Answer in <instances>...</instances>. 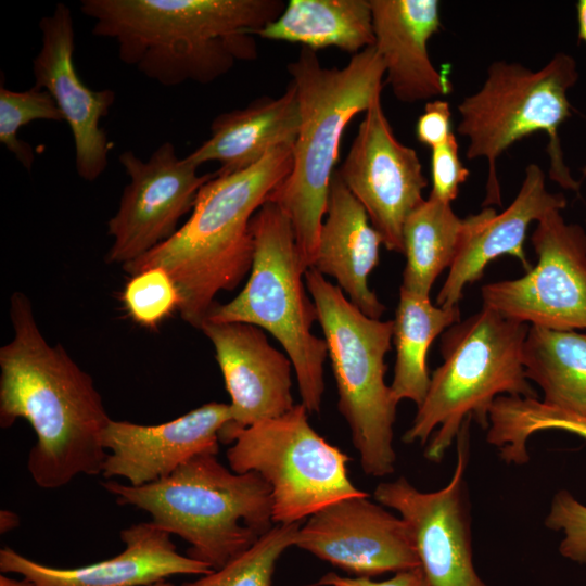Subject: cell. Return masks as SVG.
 Segmentation results:
<instances>
[{"label":"cell","instance_id":"4fadbf2b","mask_svg":"<svg viewBox=\"0 0 586 586\" xmlns=\"http://www.w3.org/2000/svg\"><path fill=\"white\" fill-rule=\"evenodd\" d=\"M469 417L457 436V461L451 480L424 493L405 477L377 485L373 497L397 511L411 530L420 566L430 586H488L472 561L470 521L464 485L469 460Z\"/></svg>","mask_w":586,"mask_h":586},{"label":"cell","instance_id":"277c9868","mask_svg":"<svg viewBox=\"0 0 586 586\" xmlns=\"http://www.w3.org/2000/svg\"><path fill=\"white\" fill-rule=\"evenodd\" d=\"M288 71L297 90L301 123L292 169L267 202L289 218L301 259L309 269L317 255L342 136L356 115L381 98L385 66L374 46L354 54L343 68L323 67L316 51L303 47Z\"/></svg>","mask_w":586,"mask_h":586},{"label":"cell","instance_id":"5bb4252c","mask_svg":"<svg viewBox=\"0 0 586 586\" xmlns=\"http://www.w3.org/2000/svg\"><path fill=\"white\" fill-rule=\"evenodd\" d=\"M336 173L365 207L385 249L404 254L403 227L424 201L428 179L417 152L395 137L381 98L365 113Z\"/></svg>","mask_w":586,"mask_h":586},{"label":"cell","instance_id":"7c38bea8","mask_svg":"<svg viewBox=\"0 0 586 586\" xmlns=\"http://www.w3.org/2000/svg\"><path fill=\"white\" fill-rule=\"evenodd\" d=\"M118 160L130 180L118 209L107 221L113 242L105 260L123 266L178 230L179 220L192 209L200 189L214 174L199 175L200 166L188 156L179 157L169 141L158 145L148 160L129 150Z\"/></svg>","mask_w":586,"mask_h":586},{"label":"cell","instance_id":"d6986e66","mask_svg":"<svg viewBox=\"0 0 586 586\" xmlns=\"http://www.w3.org/2000/svg\"><path fill=\"white\" fill-rule=\"evenodd\" d=\"M125 548L88 565L63 569L36 562L11 547L0 549V571L17 573L38 586H150L175 575H206L214 570L180 555L168 533L152 521L120 531Z\"/></svg>","mask_w":586,"mask_h":586},{"label":"cell","instance_id":"83f0119b","mask_svg":"<svg viewBox=\"0 0 586 586\" xmlns=\"http://www.w3.org/2000/svg\"><path fill=\"white\" fill-rule=\"evenodd\" d=\"M487 442L508 463L528 461V438L546 430H562L586 438V417L545 404L538 398L498 396L488 415Z\"/></svg>","mask_w":586,"mask_h":586},{"label":"cell","instance_id":"52a82bcc","mask_svg":"<svg viewBox=\"0 0 586 586\" xmlns=\"http://www.w3.org/2000/svg\"><path fill=\"white\" fill-rule=\"evenodd\" d=\"M251 230L255 250L246 284L230 302L215 303L205 319L268 331L293 365L302 404L309 413L319 412L328 348L324 339L311 332L318 314L292 225L276 204L266 202L253 216Z\"/></svg>","mask_w":586,"mask_h":586},{"label":"cell","instance_id":"9a60e30c","mask_svg":"<svg viewBox=\"0 0 586 586\" xmlns=\"http://www.w3.org/2000/svg\"><path fill=\"white\" fill-rule=\"evenodd\" d=\"M295 546L357 577L420 566L408 524L369 494L341 499L307 518Z\"/></svg>","mask_w":586,"mask_h":586},{"label":"cell","instance_id":"484cf974","mask_svg":"<svg viewBox=\"0 0 586 586\" xmlns=\"http://www.w3.org/2000/svg\"><path fill=\"white\" fill-rule=\"evenodd\" d=\"M522 362L545 404L586 417V333L530 326Z\"/></svg>","mask_w":586,"mask_h":586},{"label":"cell","instance_id":"2e32d148","mask_svg":"<svg viewBox=\"0 0 586 586\" xmlns=\"http://www.w3.org/2000/svg\"><path fill=\"white\" fill-rule=\"evenodd\" d=\"M39 28L41 48L33 60L34 86L52 95L71 128L78 176L94 181L109 164L111 143L100 123L110 113L115 92L90 89L79 77L74 63V20L66 4L58 3L40 20Z\"/></svg>","mask_w":586,"mask_h":586},{"label":"cell","instance_id":"f546056e","mask_svg":"<svg viewBox=\"0 0 586 586\" xmlns=\"http://www.w3.org/2000/svg\"><path fill=\"white\" fill-rule=\"evenodd\" d=\"M34 120H64L52 95L36 86L25 91L0 87V142L27 170L35 155L31 146L17 138L18 130Z\"/></svg>","mask_w":586,"mask_h":586},{"label":"cell","instance_id":"44dd1931","mask_svg":"<svg viewBox=\"0 0 586 586\" xmlns=\"http://www.w3.org/2000/svg\"><path fill=\"white\" fill-rule=\"evenodd\" d=\"M374 48L395 98L415 103L451 92V82L433 65L428 42L442 27L436 0H369Z\"/></svg>","mask_w":586,"mask_h":586},{"label":"cell","instance_id":"f35d334b","mask_svg":"<svg viewBox=\"0 0 586 586\" xmlns=\"http://www.w3.org/2000/svg\"><path fill=\"white\" fill-rule=\"evenodd\" d=\"M150 586H175V585H173V584L169 583V582L162 581V582L155 583V584L150 585Z\"/></svg>","mask_w":586,"mask_h":586},{"label":"cell","instance_id":"5b68a950","mask_svg":"<svg viewBox=\"0 0 586 586\" xmlns=\"http://www.w3.org/2000/svg\"><path fill=\"white\" fill-rule=\"evenodd\" d=\"M216 456H195L141 486L101 485L117 504L145 511L157 527L186 540L187 556L216 571L273 526L270 486L256 472H233Z\"/></svg>","mask_w":586,"mask_h":586},{"label":"cell","instance_id":"d6a6232c","mask_svg":"<svg viewBox=\"0 0 586 586\" xmlns=\"http://www.w3.org/2000/svg\"><path fill=\"white\" fill-rule=\"evenodd\" d=\"M432 190L430 196L449 203L457 198L460 186L470 173L459 157L456 136L431 149Z\"/></svg>","mask_w":586,"mask_h":586},{"label":"cell","instance_id":"cb8c5ba5","mask_svg":"<svg viewBox=\"0 0 586 586\" xmlns=\"http://www.w3.org/2000/svg\"><path fill=\"white\" fill-rule=\"evenodd\" d=\"M255 36L302 43L314 51L335 47L356 54L374 46L369 0H291Z\"/></svg>","mask_w":586,"mask_h":586},{"label":"cell","instance_id":"ba28073f","mask_svg":"<svg viewBox=\"0 0 586 586\" xmlns=\"http://www.w3.org/2000/svg\"><path fill=\"white\" fill-rule=\"evenodd\" d=\"M578 79L574 58L557 53L538 71L520 63L496 61L482 87L458 105L457 131L469 141L466 156L488 164L484 207L500 205L496 162L511 145L535 132H546L549 177L562 188L578 191L560 148L559 128L572 116L568 91Z\"/></svg>","mask_w":586,"mask_h":586},{"label":"cell","instance_id":"4dcf8cb0","mask_svg":"<svg viewBox=\"0 0 586 586\" xmlns=\"http://www.w3.org/2000/svg\"><path fill=\"white\" fill-rule=\"evenodd\" d=\"M130 317L145 328L157 327L179 308V294L168 272L160 267L131 276L123 291Z\"/></svg>","mask_w":586,"mask_h":586},{"label":"cell","instance_id":"74e56055","mask_svg":"<svg viewBox=\"0 0 586 586\" xmlns=\"http://www.w3.org/2000/svg\"><path fill=\"white\" fill-rule=\"evenodd\" d=\"M0 586H38L34 581L24 577L23 579L11 578L1 573Z\"/></svg>","mask_w":586,"mask_h":586},{"label":"cell","instance_id":"1f68e13d","mask_svg":"<svg viewBox=\"0 0 586 586\" xmlns=\"http://www.w3.org/2000/svg\"><path fill=\"white\" fill-rule=\"evenodd\" d=\"M545 525L552 531H561L564 538L559 546L560 553L574 562L586 564V506L565 489L559 491L552 499Z\"/></svg>","mask_w":586,"mask_h":586},{"label":"cell","instance_id":"836d02e7","mask_svg":"<svg viewBox=\"0 0 586 586\" xmlns=\"http://www.w3.org/2000/svg\"><path fill=\"white\" fill-rule=\"evenodd\" d=\"M451 111L442 99L428 101L416 124V136L420 143L433 149L451 135Z\"/></svg>","mask_w":586,"mask_h":586},{"label":"cell","instance_id":"e0dca14e","mask_svg":"<svg viewBox=\"0 0 586 586\" xmlns=\"http://www.w3.org/2000/svg\"><path fill=\"white\" fill-rule=\"evenodd\" d=\"M212 342L231 403V420L220 431V442L256 422L280 417L294 406L293 365L275 348L264 330L244 322L205 319L200 328Z\"/></svg>","mask_w":586,"mask_h":586},{"label":"cell","instance_id":"3957f363","mask_svg":"<svg viewBox=\"0 0 586 586\" xmlns=\"http://www.w3.org/2000/svg\"><path fill=\"white\" fill-rule=\"evenodd\" d=\"M293 145L271 149L255 165L217 175L202 186L188 220L166 241L123 265L133 276L160 267L171 277L181 318L200 329L220 291H232L251 271V220L292 169Z\"/></svg>","mask_w":586,"mask_h":586},{"label":"cell","instance_id":"30bf717a","mask_svg":"<svg viewBox=\"0 0 586 586\" xmlns=\"http://www.w3.org/2000/svg\"><path fill=\"white\" fill-rule=\"evenodd\" d=\"M301 403L286 413L233 433L227 459L235 473L256 472L270 486L273 524L301 523L341 499L365 496L349 480L351 458L320 436Z\"/></svg>","mask_w":586,"mask_h":586},{"label":"cell","instance_id":"8992f818","mask_svg":"<svg viewBox=\"0 0 586 586\" xmlns=\"http://www.w3.org/2000/svg\"><path fill=\"white\" fill-rule=\"evenodd\" d=\"M530 324L483 308L449 327L441 339L443 364L432 373L405 443L429 444L425 457L443 459L471 417L488 428L489 409L501 395L537 398L522 362Z\"/></svg>","mask_w":586,"mask_h":586},{"label":"cell","instance_id":"7402d4cb","mask_svg":"<svg viewBox=\"0 0 586 586\" xmlns=\"http://www.w3.org/2000/svg\"><path fill=\"white\" fill-rule=\"evenodd\" d=\"M313 267L330 276L366 316L380 319L385 306L369 288L368 277L380 260L382 238L365 207L334 171Z\"/></svg>","mask_w":586,"mask_h":586},{"label":"cell","instance_id":"f1b7e54d","mask_svg":"<svg viewBox=\"0 0 586 586\" xmlns=\"http://www.w3.org/2000/svg\"><path fill=\"white\" fill-rule=\"evenodd\" d=\"M301 523L275 524L225 566L182 586H272L280 556L295 546Z\"/></svg>","mask_w":586,"mask_h":586},{"label":"cell","instance_id":"d4e9b609","mask_svg":"<svg viewBox=\"0 0 586 586\" xmlns=\"http://www.w3.org/2000/svg\"><path fill=\"white\" fill-rule=\"evenodd\" d=\"M459 321V305L435 306L430 296L400 288L393 320L396 358L390 385L397 403L409 399L417 407L421 405L431 381L426 362L429 348L441 333Z\"/></svg>","mask_w":586,"mask_h":586},{"label":"cell","instance_id":"4316f807","mask_svg":"<svg viewBox=\"0 0 586 586\" xmlns=\"http://www.w3.org/2000/svg\"><path fill=\"white\" fill-rule=\"evenodd\" d=\"M449 203L429 195L407 217L403 227L406 265L400 288L430 296L437 277L453 265L469 228Z\"/></svg>","mask_w":586,"mask_h":586},{"label":"cell","instance_id":"6da1fadb","mask_svg":"<svg viewBox=\"0 0 586 586\" xmlns=\"http://www.w3.org/2000/svg\"><path fill=\"white\" fill-rule=\"evenodd\" d=\"M13 337L0 348V426L26 420L36 434L27 470L37 486L56 489L80 474H102V434L111 418L93 379L60 345H50L30 301H10Z\"/></svg>","mask_w":586,"mask_h":586},{"label":"cell","instance_id":"9c48e42d","mask_svg":"<svg viewBox=\"0 0 586 586\" xmlns=\"http://www.w3.org/2000/svg\"><path fill=\"white\" fill-rule=\"evenodd\" d=\"M328 348L337 408L346 420L362 471L372 477L392 474L396 454L393 425L398 403L386 385L385 355L391 351L393 320L360 311L314 267L305 272Z\"/></svg>","mask_w":586,"mask_h":586},{"label":"cell","instance_id":"8fae6325","mask_svg":"<svg viewBox=\"0 0 586 586\" xmlns=\"http://www.w3.org/2000/svg\"><path fill=\"white\" fill-rule=\"evenodd\" d=\"M560 212L537 221L531 237L536 265L518 279L483 285V306L530 326L586 329V231Z\"/></svg>","mask_w":586,"mask_h":586},{"label":"cell","instance_id":"ac0fdd59","mask_svg":"<svg viewBox=\"0 0 586 586\" xmlns=\"http://www.w3.org/2000/svg\"><path fill=\"white\" fill-rule=\"evenodd\" d=\"M230 420L229 404L216 402L154 425L111 419L102 434L107 451L102 475L132 486L165 479L195 456L217 455L220 431Z\"/></svg>","mask_w":586,"mask_h":586},{"label":"cell","instance_id":"603a6c76","mask_svg":"<svg viewBox=\"0 0 586 586\" xmlns=\"http://www.w3.org/2000/svg\"><path fill=\"white\" fill-rule=\"evenodd\" d=\"M300 123L297 90L291 81L278 98L264 95L216 116L209 138L188 157L198 166L217 162V175L241 171L258 163L271 149L293 145Z\"/></svg>","mask_w":586,"mask_h":586},{"label":"cell","instance_id":"8d00e7d4","mask_svg":"<svg viewBox=\"0 0 586 586\" xmlns=\"http://www.w3.org/2000/svg\"><path fill=\"white\" fill-rule=\"evenodd\" d=\"M578 39L586 43V0L576 3Z\"/></svg>","mask_w":586,"mask_h":586},{"label":"cell","instance_id":"ffe728a7","mask_svg":"<svg viewBox=\"0 0 586 586\" xmlns=\"http://www.w3.org/2000/svg\"><path fill=\"white\" fill-rule=\"evenodd\" d=\"M565 206L566 199L562 193L546 189L543 169L530 164L517 196L504 212L497 214L488 206L469 216L468 231L436 296V305H459L466 285L480 280L486 266L502 255L515 257L528 271L532 265L524 252L528 226L547 213Z\"/></svg>","mask_w":586,"mask_h":586},{"label":"cell","instance_id":"e575fe53","mask_svg":"<svg viewBox=\"0 0 586 586\" xmlns=\"http://www.w3.org/2000/svg\"><path fill=\"white\" fill-rule=\"evenodd\" d=\"M311 586H430L421 569L397 572L393 577L374 582L369 577H346L333 572L323 575L316 584Z\"/></svg>","mask_w":586,"mask_h":586},{"label":"cell","instance_id":"7a4b0ae2","mask_svg":"<svg viewBox=\"0 0 586 586\" xmlns=\"http://www.w3.org/2000/svg\"><path fill=\"white\" fill-rule=\"evenodd\" d=\"M282 0H82L92 34L116 42L120 61L162 86L211 84L258 55L255 34Z\"/></svg>","mask_w":586,"mask_h":586},{"label":"cell","instance_id":"d590c367","mask_svg":"<svg viewBox=\"0 0 586 586\" xmlns=\"http://www.w3.org/2000/svg\"><path fill=\"white\" fill-rule=\"evenodd\" d=\"M21 523L20 517L11 510H1L0 511V533H8L16 527H18Z\"/></svg>","mask_w":586,"mask_h":586}]
</instances>
